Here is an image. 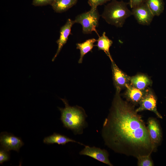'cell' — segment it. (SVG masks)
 I'll list each match as a JSON object with an SVG mask.
<instances>
[{"label": "cell", "instance_id": "cell-1", "mask_svg": "<svg viewBox=\"0 0 166 166\" xmlns=\"http://www.w3.org/2000/svg\"><path fill=\"white\" fill-rule=\"evenodd\" d=\"M137 113L116 91L102 129L105 144L115 152L136 158L155 151L147 126Z\"/></svg>", "mask_w": 166, "mask_h": 166}, {"label": "cell", "instance_id": "cell-2", "mask_svg": "<svg viewBox=\"0 0 166 166\" xmlns=\"http://www.w3.org/2000/svg\"><path fill=\"white\" fill-rule=\"evenodd\" d=\"M65 105L64 108L58 107L61 112V120L64 126L72 131L75 135H81L88 126L87 115L84 109L78 106H71L65 99H61Z\"/></svg>", "mask_w": 166, "mask_h": 166}, {"label": "cell", "instance_id": "cell-3", "mask_svg": "<svg viewBox=\"0 0 166 166\" xmlns=\"http://www.w3.org/2000/svg\"><path fill=\"white\" fill-rule=\"evenodd\" d=\"M131 15V11L128 8L126 2L112 0L105 6L101 16L108 24L121 28Z\"/></svg>", "mask_w": 166, "mask_h": 166}, {"label": "cell", "instance_id": "cell-4", "mask_svg": "<svg viewBox=\"0 0 166 166\" xmlns=\"http://www.w3.org/2000/svg\"><path fill=\"white\" fill-rule=\"evenodd\" d=\"M100 16L97 8H91L89 11L77 15L74 21L75 23L81 25L83 34H91L94 31L99 37L96 28L98 26Z\"/></svg>", "mask_w": 166, "mask_h": 166}, {"label": "cell", "instance_id": "cell-5", "mask_svg": "<svg viewBox=\"0 0 166 166\" xmlns=\"http://www.w3.org/2000/svg\"><path fill=\"white\" fill-rule=\"evenodd\" d=\"M131 12L137 22L142 25H150L154 17L145 3L132 8Z\"/></svg>", "mask_w": 166, "mask_h": 166}, {"label": "cell", "instance_id": "cell-6", "mask_svg": "<svg viewBox=\"0 0 166 166\" xmlns=\"http://www.w3.org/2000/svg\"><path fill=\"white\" fill-rule=\"evenodd\" d=\"M85 146L84 148L79 152L80 155L87 156L109 166H113L109 160V155L106 150L94 146Z\"/></svg>", "mask_w": 166, "mask_h": 166}, {"label": "cell", "instance_id": "cell-7", "mask_svg": "<svg viewBox=\"0 0 166 166\" xmlns=\"http://www.w3.org/2000/svg\"><path fill=\"white\" fill-rule=\"evenodd\" d=\"M156 101V97L152 91L147 89L145 94L139 104V106L136 109V111L138 113L144 110L150 111L162 119V117L157 110Z\"/></svg>", "mask_w": 166, "mask_h": 166}, {"label": "cell", "instance_id": "cell-8", "mask_svg": "<svg viewBox=\"0 0 166 166\" xmlns=\"http://www.w3.org/2000/svg\"><path fill=\"white\" fill-rule=\"evenodd\" d=\"M0 142L2 148L7 151L13 150L18 152L24 145L20 138L6 132L1 133Z\"/></svg>", "mask_w": 166, "mask_h": 166}, {"label": "cell", "instance_id": "cell-9", "mask_svg": "<svg viewBox=\"0 0 166 166\" xmlns=\"http://www.w3.org/2000/svg\"><path fill=\"white\" fill-rule=\"evenodd\" d=\"M111 62L113 83L116 91L120 92L121 89L130 84L131 77L120 69L113 60Z\"/></svg>", "mask_w": 166, "mask_h": 166}, {"label": "cell", "instance_id": "cell-10", "mask_svg": "<svg viewBox=\"0 0 166 166\" xmlns=\"http://www.w3.org/2000/svg\"><path fill=\"white\" fill-rule=\"evenodd\" d=\"M147 127L151 140L155 151L162 139L160 125L156 119L150 117L148 120Z\"/></svg>", "mask_w": 166, "mask_h": 166}, {"label": "cell", "instance_id": "cell-11", "mask_svg": "<svg viewBox=\"0 0 166 166\" xmlns=\"http://www.w3.org/2000/svg\"><path fill=\"white\" fill-rule=\"evenodd\" d=\"M75 23L74 20L69 18L67 20L65 23L60 28L59 37L56 41L58 48L57 52L52 59V61L54 60L63 46L66 43L69 36L71 34L72 27Z\"/></svg>", "mask_w": 166, "mask_h": 166}, {"label": "cell", "instance_id": "cell-12", "mask_svg": "<svg viewBox=\"0 0 166 166\" xmlns=\"http://www.w3.org/2000/svg\"><path fill=\"white\" fill-rule=\"evenodd\" d=\"M124 96L128 102L134 105L139 104L147 92V89L142 90L138 89L130 84L127 85Z\"/></svg>", "mask_w": 166, "mask_h": 166}, {"label": "cell", "instance_id": "cell-13", "mask_svg": "<svg viewBox=\"0 0 166 166\" xmlns=\"http://www.w3.org/2000/svg\"><path fill=\"white\" fill-rule=\"evenodd\" d=\"M130 84L138 89L144 90L151 85L152 81L147 76L138 74L130 77Z\"/></svg>", "mask_w": 166, "mask_h": 166}, {"label": "cell", "instance_id": "cell-14", "mask_svg": "<svg viewBox=\"0 0 166 166\" xmlns=\"http://www.w3.org/2000/svg\"><path fill=\"white\" fill-rule=\"evenodd\" d=\"M43 141L44 143L47 144H58L64 145L69 142H73L84 145L82 143L66 136L56 133H54L53 135L45 137Z\"/></svg>", "mask_w": 166, "mask_h": 166}, {"label": "cell", "instance_id": "cell-15", "mask_svg": "<svg viewBox=\"0 0 166 166\" xmlns=\"http://www.w3.org/2000/svg\"><path fill=\"white\" fill-rule=\"evenodd\" d=\"M78 0H54L51 5L54 11L57 13L66 11L75 5Z\"/></svg>", "mask_w": 166, "mask_h": 166}, {"label": "cell", "instance_id": "cell-16", "mask_svg": "<svg viewBox=\"0 0 166 166\" xmlns=\"http://www.w3.org/2000/svg\"><path fill=\"white\" fill-rule=\"evenodd\" d=\"M97 41V43L95 46H97L98 50L104 51L111 61H113L109 51L110 48L113 43V42L106 36L105 32H103L101 36H99Z\"/></svg>", "mask_w": 166, "mask_h": 166}, {"label": "cell", "instance_id": "cell-17", "mask_svg": "<svg viewBox=\"0 0 166 166\" xmlns=\"http://www.w3.org/2000/svg\"><path fill=\"white\" fill-rule=\"evenodd\" d=\"M97 41L96 39L92 38L87 39L83 42L76 44V49L80 51V57L78 61L79 63L82 62L84 56L92 50L93 47L95 46L94 43Z\"/></svg>", "mask_w": 166, "mask_h": 166}, {"label": "cell", "instance_id": "cell-18", "mask_svg": "<svg viewBox=\"0 0 166 166\" xmlns=\"http://www.w3.org/2000/svg\"><path fill=\"white\" fill-rule=\"evenodd\" d=\"M145 3L154 16H159L164 10L163 0H146Z\"/></svg>", "mask_w": 166, "mask_h": 166}, {"label": "cell", "instance_id": "cell-19", "mask_svg": "<svg viewBox=\"0 0 166 166\" xmlns=\"http://www.w3.org/2000/svg\"><path fill=\"white\" fill-rule=\"evenodd\" d=\"M151 155L140 156L136 157L137 165L138 166H153V162L152 160Z\"/></svg>", "mask_w": 166, "mask_h": 166}, {"label": "cell", "instance_id": "cell-20", "mask_svg": "<svg viewBox=\"0 0 166 166\" xmlns=\"http://www.w3.org/2000/svg\"><path fill=\"white\" fill-rule=\"evenodd\" d=\"M88 2L91 8H97L99 6H101L110 1V0H88Z\"/></svg>", "mask_w": 166, "mask_h": 166}, {"label": "cell", "instance_id": "cell-21", "mask_svg": "<svg viewBox=\"0 0 166 166\" xmlns=\"http://www.w3.org/2000/svg\"><path fill=\"white\" fill-rule=\"evenodd\" d=\"M54 0H33L32 4L33 6H43L47 5H52Z\"/></svg>", "mask_w": 166, "mask_h": 166}, {"label": "cell", "instance_id": "cell-22", "mask_svg": "<svg viewBox=\"0 0 166 166\" xmlns=\"http://www.w3.org/2000/svg\"><path fill=\"white\" fill-rule=\"evenodd\" d=\"M9 151H7L2 148L0 150V163L2 164L4 162L8 161L9 159Z\"/></svg>", "mask_w": 166, "mask_h": 166}, {"label": "cell", "instance_id": "cell-23", "mask_svg": "<svg viewBox=\"0 0 166 166\" xmlns=\"http://www.w3.org/2000/svg\"><path fill=\"white\" fill-rule=\"evenodd\" d=\"M146 0H130L129 4L132 9L145 3Z\"/></svg>", "mask_w": 166, "mask_h": 166}, {"label": "cell", "instance_id": "cell-24", "mask_svg": "<svg viewBox=\"0 0 166 166\" xmlns=\"http://www.w3.org/2000/svg\"><path fill=\"white\" fill-rule=\"evenodd\" d=\"M130 0H129V1H130Z\"/></svg>", "mask_w": 166, "mask_h": 166}]
</instances>
